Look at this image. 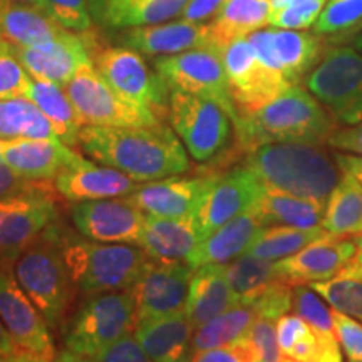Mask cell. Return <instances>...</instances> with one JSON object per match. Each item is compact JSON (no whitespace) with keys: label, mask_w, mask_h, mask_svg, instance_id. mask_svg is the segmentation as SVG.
<instances>
[{"label":"cell","mask_w":362,"mask_h":362,"mask_svg":"<svg viewBox=\"0 0 362 362\" xmlns=\"http://www.w3.org/2000/svg\"><path fill=\"white\" fill-rule=\"evenodd\" d=\"M155 67L171 90L215 99L232 116L233 123H237L238 112L230 94L228 78L218 49L202 47L175 56L158 57Z\"/></svg>","instance_id":"obj_12"},{"label":"cell","mask_w":362,"mask_h":362,"mask_svg":"<svg viewBox=\"0 0 362 362\" xmlns=\"http://www.w3.org/2000/svg\"><path fill=\"white\" fill-rule=\"evenodd\" d=\"M262 228L264 223L252 208L203 238L187 262L193 270L208 264H230L248 250Z\"/></svg>","instance_id":"obj_26"},{"label":"cell","mask_w":362,"mask_h":362,"mask_svg":"<svg viewBox=\"0 0 362 362\" xmlns=\"http://www.w3.org/2000/svg\"><path fill=\"white\" fill-rule=\"evenodd\" d=\"M42 8L4 4L0 11V39L13 47H34L64 33Z\"/></svg>","instance_id":"obj_29"},{"label":"cell","mask_w":362,"mask_h":362,"mask_svg":"<svg viewBox=\"0 0 362 362\" xmlns=\"http://www.w3.org/2000/svg\"><path fill=\"white\" fill-rule=\"evenodd\" d=\"M2 6H4V2H2V0H0V11H2Z\"/></svg>","instance_id":"obj_61"},{"label":"cell","mask_w":362,"mask_h":362,"mask_svg":"<svg viewBox=\"0 0 362 362\" xmlns=\"http://www.w3.org/2000/svg\"><path fill=\"white\" fill-rule=\"evenodd\" d=\"M351 47H352V49H356L357 52H361V54H362V30H361L359 34L356 35L354 40H352V42H351Z\"/></svg>","instance_id":"obj_60"},{"label":"cell","mask_w":362,"mask_h":362,"mask_svg":"<svg viewBox=\"0 0 362 362\" xmlns=\"http://www.w3.org/2000/svg\"><path fill=\"white\" fill-rule=\"evenodd\" d=\"M226 277L238 304L252 305L265 291L280 279L277 262L242 255L226 264Z\"/></svg>","instance_id":"obj_36"},{"label":"cell","mask_w":362,"mask_h":362,"mask_svg":"<svg viewBox=\"0 0 362 362\" xmlns=\"http://www.w3.org/2000/svg\"><path fill=\"white\" fill-rule=\"evenodd\" d=\"M221 59L238 116L259 111L291 88L280 72L262 64L247 37L226 44L221 49Z\"/></svg>","instance_id":"obj_13"},{"label":"cell","mask_w":362,"mask_h":362,"mask_svg":"<svg viewBox=\"0 0 362 362\" xmlns=\"http://www.w3.org/2000/svg\"><path fill=\"white\" fill-rule=\"evenodd\" d=\"M202 242L193 218H163L146 215L138 245L156 260L187 262Z\"/></svg>","instance_id":"obj_28"},{"label":"cell","mask_w":362,"mask_h":362,"mask_svg":"<svg viewBox=\"0 0 362 362\" xmlns=\"http://www.w3.org/2000/svg\"><path fill=\"white\" fill-rule=\"evenodd\" d=\"M334 160H336L339 170L351 175L362 187V156L337 151L336 155H334Z\"/></svg>","instance_id":"obj_52"},{"label":"cell","mask_w":362,"mask_h":362,"mask_svg":"<svg viewBox=\"0 0 362 362\" xmlns=\"http://www.w3.org/2000/svg\"><path fill=\"white\" fill-rule=\"evenodd\" d=\"M19 349L21 347L13 342L11 334L7 332L6 327L2 325V322H0V356L13 354V352H17Z\"/></svg>","instance_id":"obj_58"},{"label":"cell","mask_w":362,"mask_h":362,"mask_svg":"<svg viewBox=\"0 0 362 362\" xmlns=\"http://www.w3.org/2000/svg\"><path fill=\"white\" fill-rule=\"evenodd\" d=\"M192 275L193 269L188 262L149 257L129 288L136 304V324L185 312Z\"/></svg>","instance_id":"obj_14"},{"label":"cell","mask_w":362,"mask_h":362,"mask_svg":"<svg viewBox=\"0 0 362 362\" xmlns=\"http://www.w3.org/2000/svg\"><path fill=\"white\" fill-rule=\"evenodd\" d=\"M134 327L136 304L129 288L96 293L86 298L72 315L64 334V344L71 351L99 357Z\"/></svg>","instance_id":"obj_7"},{"label":"cell","mask_w":362,"mask_h":362,"mask_svg":"<svg viewBox=\"0 0 362 362\" xmlns=\"http://www.w3.org/2000/svg\"><path fill=\"white\" fill-rule=\"evenodd\" d=\"M90 61L99 76L124 101L155 112L161 121L170 116L171 88L160 72L149 69L138 51L124 45H101Z\"/></svg>","instance_id":"obj_9"},{"label":"cell","mask_w":362,"mask_h":362,"mask_svg":"<svg viewBox=\"0 0 362 362\" xmlns=\"http://www.w3.org/2000/svg\"><path fill=\"white\" fill-rule=\"evenodd\" d=\"M61 220L30 243L13 265L16 277L51 329L61 327L74 298L76 285L61 247Z\"/></svg>","instance_id":"obj_6"},{"label":"cell","mask_w":362,"mask_h":362,"mask_svg":"<svg viewBox=\"0 0 362 362\" xmlns=\"http://www.w3.org/2000/svg\"><path fill=\"white\" fill-rule=\"evenodd\" d=\"M79 146L96 161L143 183L183 175L189 170L178 134L165 123L136 128L83 126Z\"/></svg>","instance_id":"obj_1"},{"label":"cell","mask_w":362,"mask_h":362,"mask_svg":"<svg viewBox=\"0 0 362 362\" xmlns=\"http://www.w3.org/2000/svg\"><path fill=\"white\" fill-rule=\"evenodd\" d=\"M334 329L346 362H362V322L332 309Z\"/></svg>","instance_id":"obj_47"},{"label":"cell","mask_w":362,"mask_h":362,"mask_svg":"<svg viewBox=\"0 0 362 362\" xmlns=\"http://www.w3.org/2000/svg\"><path fill=\"white\" fill-rule=\"evenodd\" d=\"M42 183H47V181H29L22 178V176L13 173L6 163L0 160V198L29 192V189L39 187Z\"/></svg>","instance_id":"obj_50"},{"label":"cell","mask_w":362,"mask_h":362,"mask_svg":"<svg viewBox=\"0 0 362 362\" xmlns=\"http://www.w3.org/2000/svg\"><path fill=\"white\" fill-rule=\"evenodd\" d=\"M189 0H115L106 27L155 25L180 16Z\"/></svg>","instance_id":"obj_39"},{"label":"cell","mask_w":362,"mask_h":362,"mask_svg":"<svg viewBox=\"0 0 362 362\" xmlns=\"http://www.w3.org/2000/svg\"><path fill=\"white\" fill-rule=\"evenodd\" d=\"M2 2L12 4V6H25V7L42 8L44 11V0H2Z\"/></svg>","instance_id":"obj_59"},{"label":"cell","mask_w":362,"mask_h":362,"mask_svg":"<svg viewBox=\"0 0 362 362\" xmlns=\"http://www.w3.org/2000/svg\"><path fill=\"white\" fill-rule=\"evenodd\" d=\"M341 173L325 205L322 228L334 238H354L362 232V187L351 175Z\"/></svg>","instance_id":"obj_33"},{"label":"cell","mask_w":362,"mask_h":362,"mask_svg":"<svg viewBox=\"0 0 362 362\" xmlns=\"http://www.w3.org/2000/svg\"><path fill=\"white\" fill-rule=\"evenodd\" d=\"M327 304L339 312L354 317L362 322V280L352 277H336L325 282L310 284Z\"/></svg>","instance_id":"obj_42"},{"label":"cell","mask_w":362,"mask_h":362,"mask_svg":"<svg viewBox=\"0 0 362 362\" xmlns=\"http://www.w3.org/2000/svg\"><path fill=\"white\" fill-rule=\"evenodd\" d=\"M264 192L265 185L243 163L220 171L193 216L200 238H206L235 216L252 210Z\"/></svg>","instance_id":"obj_17"},{"label":"cell","mask_w":362,"mask_h":362,"mask_svg":"<svg viewBox=\"0 0 362 362\" xmlns=\"http://www.w3.org/2000/svg\"><path fill=\"white\" fill-rule=\"evenodd\" d=\"M235 305L238 300L226 277V264H208L193 270L185 314L194 329Z\"/></svg>","instance_id":"obj_25"},{"label":"cell","mask_w":362,"mask_h":362,"mask_svg":"<svg viewBox=\"0 0 362 362\" xmlns=\"http://www.w3.org/2000/svg\"><path fill=\"white\" fill-rule=\"evenodd\" d=\"M282 362H300V361H293V359H287V357H284ZM310 362H344L341 346H339V344H327V346L324 347V351L320 352V356Z\"/></svg>","instance_id":"obj_54"},{"label":"cell","mask_w":362,"mask_h":362,"mask_svg":"<svg viewBox=\"0 0 362 362\" xmlns=\"http://www.w3.org/2000/svg\"><path fill=\"white\" fill-rule=\"evenodd\" d=\"M59 221L47 183L0 198V264L16 265L30 243Z\"/></svg>","instance_id":"obj_11"},{"label":"cell","mask_w":362,"mask_h":362,"mask_svg":"<svg viewBox=\"0 0 362 362\" xmlns=\"http://www.w3.org/2000/svg\"><path fill=\"white\" fill-rule=\"evenodd\" d=\"M56 192L67 202L124 198L139 187L133 178L111 166H98L79 155L54 180Z\"/></svg>","instance_id":"obj_23"},{"label":"cell","mask_w":362,"mask_h":362,"mask_svg":"<svg viewBox=\"0 0 362 362\" xmlns=\"http://www.w3.org/2000/svg\"><path fill=\"white\" fill-rule=\"evenodd\" d=\"M44 11L72 33H86L93 29L88 0H44Z\"/></svg>","instance_id":"obj_46"},{"label":"cell","mask_w":362,"mask_h":362,"mask_svg":"<svg viewBox=\"0 0 362 362\" xmlns=\"http://www.w3.org/2000/svg\"><path fill=\"white\" fill-rule=\"evenodd\" d=\"M327 305V302L309 285L293 287V314L302 317L322 342H337L332 309H329Z\"/></svg>","instance_id":"obj_41"},{"label":"cell","mask_w":362,"mask_h":362,"mask_svg":"<svg viewBox=\"0 0 362 362\" xmlns=\"http://www.w3.org/2000/svg\"><path fill=\"white\" fill-rule=\"evenodd\" d=\"M30 81L33 78L16 56L12 45L0 39V99L25 96Z\"/></svg>","instance_id":"obj_43"},{"label":"cell","mask_w":362,"mask_h":362,"mask_svg":"<svg viewBox=\"0 0 362 362\" xmlns=\"http://www.w3.org/2000/svg\"><path fill=\"white\" fill-rule=\"evenodd\" d=\"M25 98L30 99L51 121L57 138L62 143L67 146L79 144V133L84 124L62 86L33 78Z\"/></svg>","instance_id":"obj_32"},{"label":"cell","mask_w":362,"mask_h":362,"mask_svg":"<svg viewBox=\"0 0 362 362\" xmlns=\"http://www.w3.org/2000/svg\"><path fill=\"white\" fill-rule=\"evenodd\" d=\"M183 362H192V357H189V359H187V361H183Z\"/></svg>","instance_id":"obj_62"},{"label":"cell","mask_w":362,"mask_h":362,"mask_svg":"<svg viewBox=\"0 0 362 362\" xmlns=\"http://www.w3.org/2000/svg\"><path fill=\"white\" fill-rule=\"evenodd\" d=\"M262 64L280 72L291 86H298L322 61L329 45L314 33L291 29H260L247 37Z\"/></svg>","instance_id":"obj_15"},{"label":"cell","mask_w":362,"mask_h":362,"mask_svg":"<svg viewBox=\"0 0 362 362\" xmlns=\"http://www.w3.org/2000/svg\"><path fill=\"white\" fill-rule=\"evenodd\" d=\"M277 341L284 357L300 362L317 359L327 344H339L320 341L310 325L297 314H285L277 320Z\"/></svg>","instance_id":"obj_40"},{"label":"cell","mask_w":362,"mask_h":362,"mask_svg":"<svg viewBox=\"0 0 362 362\" xmlns=\"http://www.w3.org/2000/svg\"><path fill=\"white\" fill-rule=\"evenodd\" d=\"M119 40L124 47L158 57L175 56L192 49L215 47L210 24H194L187 21L133 27L121 34Z\"/></svg>","instance_id":"obj_24"},{"label":"cell","mask_w":362,"mask_h":362,"mask_svg":"<svg viewBox=\"0 0 362 362\" xmlns=\"http://www.w3.org/2000/svg\"><path fill=\"white\" fill-rule=\"evenodd\" d=\"M362 30V0H330L312 33L329 45L351 44Z\"/></svg>","instance_id":"obj_38"},{"label":"cell","mask_w":362,"mask_h":362,"mask_svg":"<svg viewBox=\"0 0 362 362\" xmlns=\"http://www.w3.org/2000/svg\"><path fill=\"white\" fill-rule=\"evenodd\" d=\"M339 124L362 121V54L351 45H330L322 61L304 79Z\"/></svg>","instance_id":"obj_8"},{"label":"cell","mask_w":362,"mask_h":362,"mask_svg":"<svg viewBox=\"0 0 362 362\" xmlns=\"http://www.w3.org/2000/svg\"><path fill=\"white\" fill-rule=\"evenodd\" d=\"M327 0H300V2L291 4V6L272 12L269 25L291 30L307 29L315 24Z\"/></svg>","instance_id":"obj_45"},{"label":"cell","mask_w":362,"mask_h":362,"mask_svg":"<svg viewBox=\"0 0 362 362\" xmlns=\"http://www.w3.org/2000/svg\"><path fill=\"white\" fill-rule=\"evenodd\" d=\"M0 322L21 349L52 359L51 327L7 264H0Z\"/></svg>","instance_id":"obj_18"},{"label":"cell","mask_w":362,"mask_h":362,"mask_svg":"<svg viewBox=\"0 0 362 362\" xmlns=\"http://www.w3.org/2000/svg\"><path fill=\"white\" fill-rule=\"evenodd\" d=\"M59 139L51 121L25 96L0 99V139Z\"/></svg>","instance_id":"obj_35"},{"label":"cell","mask_w":362,"mask_h":362,"mask_svg":"<svg viewBox=\"0 0 362 362\" xmlns=\"http://www.w3.org/2000/svg\"><path fill=\"white\" fill-rule=\"evenodd\" d=\"M78 158L61 139H0V160L29 181L56 180Z\"/></svg>","instance_id":"obj_22"},{"label":"cell","mask_w":362,"mask_h":362,"mask_svg":"<svg viewBox=\"0 0 362 362\" xmlns=\"http://www.w3.org/2000/svg\"><path fill=\"white\" fill-rule=\"evenodd\" d=\"M52 362H99L98 357L88 356V354H81V352L66 349L61 351L59 354L54 357Z\"/></svg>","instance_id":"obj_57"},{"label":"cell","mask_w":362,"mask_h":362,"mask_svg":"<svg viewBox=\"0 0 362 362\" xmlns=\"http://www.w3.org/2000/svg\"><path fill=\"white\" fill-rule=\"evenodd\" d=\"M69 214L79 235L101 243L138 245L146 221V214L126 198L76 202Z\"/></svg>","instance_id":"obj_19"},{"label":"cell","mask_w":362,"mask_h":362,"mask_svg":"<svg viewBox=\"0 0 362 362\" xmlns=\"http://www.w3.org/2000/svg\"><path fill=\"white\" fill-rule=\"evenodd\" d=\"M356 252V238H334L325 235L287 259L277 260V272L280 279L292 287L325 282L341 277L354 260Z\"/></svg>","instance_id":"obj_21"},{"label":"cell","mask_w":362,"mask_h":362,"mask_svg":"<svg viewBox=\"0 0 362 362\" xmlns=\"http://www.w3.org/2000/svg\"><path fill=\"white\" fill-rule=\"evenodd\" d=\"M61 247L76 288L84 296L128 291L149 255L129 243H101L61 226Z\"/></svg>","instance_id":"obj_5"},{"label":"cell","mask_w":362,"mask_h":362,"mask_svg":"<svg viewBox=\"0 0 362 362\" xmlns=\"http://www.w3.org/2000/svg\"><path fill=\"white\" fill-rule=\"evenodd\" d=\"M168 117L193 160L206 163L203 168L223 171L243 156L237 146L232 116L215 99L171 90Z\"/></svg>","instance_id":"obj_4"},{"label":"cell","mask_w":362,"mask_h":362,"mask_svg":"<svg viewBox=\"0 0 362 362\" xmlns=\"http://www.w3.org/2000/svg\"><path fill=\"white\" fill-rule=\"evenodd\" d=\"M225 2L226 0H189L181 16H183V21L202 24L210 17H215Z\"/></svg>","instance_id":"obj_51"},{"label":"cell","mask_w":362,"mask_h":362,"mask_svg":"<svg viewBox=\"0 0 362 362\" xmlns=\"http://www.w3.org/2000/svg\"><path fill=\"white\" fill-rule=\"evenodd\" d=\"M253 210L257 211L264 226L285 225L312 230L322 226L325 205L265 187L264 194Z\"/></svg>","instance_id":"obj_30"},{"label":"cell","mask_w":362,"mask_h":362,"mask_svg":"<svg viewBox=\"0 0 362 362\" xmlns=\"http://www.w3.org/2000/svg\"><path fill=\"white\" fill-rule=\"evenodd\" d=\"M193 324L185 312L141 320L136 324L134 337L151 362H183L192 357Z\"/></svg>","instance_id":"obj_27"},{"label":"cell","mask_w":362,"mask_h":362,"mask_svg":"<svg viewBox=\"0 0 362 362\" xmlns=\"http://www.w3.org/2000/svg\"><path fill=\"white\" fill-rule=\"evenodd\" d=\"M192 362H257L247 341L192 354Z\"/></svg>","instance_id":"obj_48"},{"label":"cell","mask_w":362,"mask_h":362,"mask_svg":"<svg viewBox=\"0 0 362 362\" xmlns=\"http://www.w3.org/2000/svg\"><path fill=\"white\" fill-rule=\"evenodd\" d=\"M270 13V0H226L210 24L214 45L221 52L232 40L248 37L269 24Z\"/></svg>","instance_id":"obj_31"},{"label":"cell","mask_w":362,"mask_h":362,"mask_svg":"<svg viewBox=\"0 0 362 362\" xmlns=\"http://www.w3.org/2000/svg\"><path fill=\"white\" fill-rule=\"evenodd\" d=\"M356 243H357V252L354 260L351 262L349 267H347L346 272L341 275V277H352V279H361L362 280V232L357 235Z\"/></svg>","instance_id":"obj_55"},{"label":"cell","mask_w":362,"mask_h":362,"mask_svg":"<svg viewBox=\"0 0 362 362\" xmlns=\"http://www.w3.org/2000/svg\"><path fill=\"white\" fill-rule=\"evenodd\" d=\"M245 341L255 356L257 362H282L284 354L277 341V322L257 317L248 330Z\"/></svg>","instance_id":"obj_44"},{"label":"cell","mask_w":362,"mask_h":362,"mask_svg":"<svg viewBox=\"0 0 362 362\" xmlns=\"http://www.w3.org/2000/svg\"><path fill=\"white\" fill-rule=\"evenodd\" d=\"M253 305H235L215 319L208 320L202 327H197L192 339V354L218 349L245 341L248 330L257 319Z\"/></svg>","instance_id":"obj_34"},{"label":"cell","mask_w":362,"mask_h":362,"mask_svg":"<svg viewBox=\"0 0 362 362\" xmlns=\"http://www.w3.org/2000/svg\"><path fill=\"white\" fill-rule=\"evenodd\" d=\"M101 45V37L93 27L86 33L64 30L54 40L34 47H12L30 78L64 88L81 66L93 62L90 57Z\"/></svg>","instance_id":"obj_16"},{"label":"cell","mask_w":362,"mask_h":362,"mask_svg":"<svg viewBox=\"0 0 362 362\" xmlns=\"http://www.w3.org/2000/svg\"><path fill=\"white\" fill-rule=\"evenodd\" d=\"M329 146L337 149L339 153H349V155L362 156V121L357 124L339 128L330 136Z\"/></svg>","instance_id":"obj_49"},{"label":"cell","mask_w":362,"mask_h":362,"mask_svg":"<svg viewBox=\"0 0 362 362\" xmlns=\"http://www.w3.org/2000/svg\"><path fill=\"white\" fill-rule=\"evenodd\" d=\"M337 129L336 117L302 86H291L259 111L238 116L235 123L237 146L243 156L269 143L322 146Z\"/></svg>","instance_id":"obj_2"},{"label":"cell","mask_w":362,"mask_h":362,"mask_svg":"<svg viewBox=\"0 0 362 362\" xmlns=\"http://www.w3.org/2000/svg\"><path fill=\"white\" fill-rule=\"evenodd\" d=\"M64 90L84 126L136 128L163 123L155 112L117 96L94 69L93 62L81 66L74 78L64 86Z\"/></svg>","instance_id":"obj_10"},{"label":"cell","mask_w":362,"mask_h":362,"mask_svg":"<svg viewBox=\"0 0 362 362\" xmlns=\"http://www.w3.org/2000/svg\"><path fill=\"white\" fill-rule=\"evenodd\" d=\"M243 165L267 188L327 205L341 180V170L322 146L305 143L262 144L243 156Z\"/></svg>","instance_id":"obj_3"},{"label":"cell","mask_w":362,"mask_h":362,"mask_svg":"<svg viewBox=\"0 0 362 362\" xmlns=\"http://www.w3.org/2000/svg\"><path fill=\"white\" fill-rule=\"evenodd\" d=\"M325 235L327 233L324 232L322 226L312 230H302L285 225L264 226L243 255L277 262L293 255V253L302 250L315 240L325 237Z\"/></svg>","instance_id":"obj_37"},{"label":"cell","mask_w":362,"mask_h":362,"mask_svg":"<svg viewBox=\"0 0 362 362\" xmlns=\"http://www.w3.org/2000/svg\"><path fill=\"white\" fill-rule=\"evenodd\" d=\"M0 362H52V359L35 354V352L19 349L17 352H13V354L0 356Z\"/></svg>","instance_id":"obj_56"},{"label":"cell","mask_w":362,"mask_h":362,"mask_svg":"<svg viewBox=\"0 0 362 362\" xmlns=\"http://www.w3.org/2000/svg\"><path fill=\"white\" fill-rule=\"evenodd\" d=\"M112 4H115V0H88L89 12L93 21L98 22L99 25H106Z\"/></svg>","instance_id":"obj_53"},{"label":"cell","mask_w":362,"mask_h":362,"mask_svg":"<svg viewBox=\"0 0 362 362\" xmlns=\"http://www.w3.org/2000/svg\"><path fill=\"white\" fill-rule=\"evenodd\" d=\"M220 171L202 168V175L170 176L146 181L124 197L146 215L163 218H193Z\"/></svg>","instance_id":"obj_20"}]
</instances>
